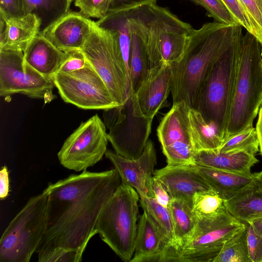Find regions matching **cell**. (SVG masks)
Here are the masks:
<instances>
[{
  "instance_id": "1",
  "label": "cell",
  "mask_w": 262,
  "mask_h": 262,
  "mask_svg": "<svg viewBox=\"0 0 262 262\" xmlns=\"http://www.w3.org/2000/svg\"><path fill=\"white\" fill-rule=\"evenodd\" d=\"M121 184L115 168L85 170L49 183L43 190L48 196L45 223L36 252L60 248L83 255L97 234L101 211Z\"/></svg>"
},
{
  "instance_id": "2",
  "label": "cell",
  "mask_w": 262,
  "mask_h": 262,
  "mask_svg": "<svg viewBox=\"0 0 262 262\" xmlns=\"http://www.w3.org/2000/svg\"><path fill=\"white\" fill-rule=\"evenodd\" d=\"M235 26L214 21L192 29L181 58L171 65L173 103L184 101L195 109L204 81L232 42Z\"/></svg>"
},
{
  "instance_id": "3",
  "label": "cell",
  "mask_w": 262,
  "mask_h": 262,
  "mask_svg": "<svg viewBox=\"0 0 262 262\" xmlns=\"http://www.w3.org/2000/svg\"><path fill=\"white\" fill-rule=\"evenodd\" d=\"M127 15L129 28L145 46L150 69L161 61L172 65L180 60L193 29L189 24L156 4L127 11Z\"/></svg>"
},
{
  "instance_id": "4",
  "label": "cell",
  "mask_w": 262,
  "mask_h": 262,
  "mask_svg": "<svg viewBox=\"0 0 262 262\" xmlns=\"http://www.w3.org/2000/svg\"><path fill=\"white\" fill-rule=\"evenodd\" d=\"M243 35L242 27L235 25L232 42L208 73L201 88L195 108L224 141Z\"/></svg>"
},
{
  "instance_id": "5",
  "label": "cell",
  "mask_w": 262,
  "mask_h": 262,
  "mask_svg": "<svg viewBox=\"0 0 262 262\" xmlns=\"http://www.w3.org/2000/svg\"><path fill=\"white\" fill-rule=\"evenodd\" d=\"M261 46L248 32L243 35L233 95L224 140L253 126L262 95Z\"/></svg>"
},
{
  "instance_id": "6",
  "label": "cell",
  "mask_w": 262,
  "mask_h": 262,
  "mask_svg": "<svg viewBox=\"0 0 262 262\" xmlns=\"http://www.w3.org/2000/svg\"><path fill=\"white\" fill-rule=\"evenodd\" d=\"M140 196L132 187L121 184L99 215L97 231L119 258L129 262L137 233Z\"/></svg>"
},
{
  "instance_id": "7",
  "label": "cell",
  "mask_w": 262,
  "mask_h": 262,
  "mask_svg": "<svg viewBox=\"0 0 262 262\" xmlns=\"http://www.w3.org/2000/svg\"><path fill=\"white\" fill-rule=\"evenodd\" d=\"M48 196H32L9 223L0 239L1 262H29L41 242Z\"/></svg>"
},
{
  "instance_id": "8",
  "label": "cell",
  "mask_w": 262,
  "mask_h": 262,
  "mask_svg": "<svg viewBox=\"0 0 262 262\" xmlns=\"http://www.w3.org/2000/svg\"><path fill=\"white\" fill-rule=\"evenodd\" d=\"M80 50L115 100L119 105L124 103L130 81L115 34L94 21L91 34Z\"/></svg>"
},
{
  "instance_id": "9",
  "label": "cell",
  "mask_w": 262,
  "mask_h": 262,
  "mask_svg": "<svg viewBox=\"0 0 262 262\" xmlns=\"http://www.w3.org/2000/svg\"><path fill=\"white\" fill-rule=\"evenodd\" d=\"M103 118L115 152L129 159L139 157L149 140L153 119L142 115L134 103L133 94L122 104L104 110Z\"/></svg>"
},
{
  "instance_id": "10",
  "label": "cell",
  "mask_w": 262,
  "mask_h": 262,
  "mask_svg": "<svg viewBox=\"0 0 262 262\" xmlns=\"http://www.w3.org/2000/svg\"><path fill=\"white\" fill-rule=\"evenodd\" d=\"M52 79L63 101L80 108L104 111L119 105L88 62L79 70L57 72Z\"/></svg>"
},
{
  "instance_id": "11",
  "label": "cell",
  "mask_w": 262,
  "mask_h": 262,
  "mask_svg": "<svg viewBox=\"0 0 262 262\" xmlns=\"http://www.w3.org/2000/svg\"><path fill=\"white\" fill-rule=\"evenodd\" d=\"M107 135L106 126L98 114L81 122L65 140L58 152L60 163L76 172L94 166L107 150Z\"/></svg>"
},
{
  "instance_id": "12",
  "label": "cell",
  "mask_w": 262,
  "mask_h": 262,
  "mask_svg": "<svg viewBox=\"0 0 262 262\" xmlns=\"http://www.w3.org/2000/svg\"><path fill=\"white\" fill-rule=\"evenodd\" d=\"M55 88L52 78L40 74L27 64L24 52L0 49V96L21 94L46 101L53 99Z\"/></svg>"
},
{
  "instance_id": "13",
  "label": "cell",
  "mask_w": 262,
  "mask_h": 262,
  "mask_svg": "<svg viewBox=\"0 0 262 262\" xmlns=\"http://www.w3.org/2000/svg\"><path fill=\"white\" fill-rule=\"evenodd\" d=\"M245 226L228 211L213 220L196 222L192 235L177 252L175 262H213L225 243Z\"/></svg>"
},
{
  "instance_id": "14",
  "label": "cell",
  "mask_w": 262,
  "mask_h": 262,
  "mask_svg": "<svg viewBox=\"0 0 262 262\" xmlns=\"http://www.w3.org/2000/svg\"><path fill=\"white\" fill-rule=\"evenodd\" d=\"M105 156L118 171L121 184L134 188L140 196L153 198L151 182L157 159L151 140H148L142 155L136 159L126 158L111 150H107Z\"/></svg>"
},
{
  "instance_id": "15",
  "label": "cell",
  "mask_w": 262,
  "mask_h": 262,
  "mask_svg": "<svg viewBox=\"0 0 262 262\" xmlns=\"http://www.w3.org/2000/svg\"><path fill=\"white\" fill-rule=\"evenodd\" d=\"M171 66L161 61L150 69L146 78L133 95L140 112L153 119L161 109L169 105L167 98L170 93Z\"/></svg>"
},
{
  "instance_id": "16",
  "label": "cell",
  "mask_w": 262,
  "mask_h": 262,
  "mask_svg": "<svg viewBox=\"0 0 262 262\" xmlns=\"http://www.w3.org/2000/svg\"><path fill=\"white\" fill-rule=\"evenodd\" d=\"M93 23L80 11H70L40 34L63 52L80 50L91 34Z\"/></svg>"
},
{
  "instance_id": "17",
  "label": "cell",
  "mask_w": 262,
  "mask_h": 262,
  "mask_svg": "<svg viewBox=\"0 0 262 262\" xmlns=\"http://www.w3.org/2000/svg\"><path fill=\"white\" fill-rule=\"evenodd\" d=\"M170 253L171 246L166 236L149 214L143 210L129 262H169Z\"/></svg>"
},
{
  "instance_id": "18",
  "label": "cell",
  "mask_w": 262,
  "mask_h": 262,
  "mask_svg": "<svg viewBox=\"0 0 262 262\" xmlns=\"http://www.w3.org/2000/svg\"><path fill=\"white\" fill-rule=\"evenodd\" d=\"M153 176L164 185L171 199L192 204L194 193L210 189L195 165H170L155 170Z\"/></svg>"
},
{
  "instance_id": "19",
  "label": "cell",
  "mask_w": 262,
  "mask_h": 262,
  "mask_svg": "<svg viewBox=\"0 0 262 262\" xmlns=\"http://www.w3.org/2000/svg\"><path fill=\"white\" fill-rule=\"evenodd\" d=\"M209 187L225 201L259 187V172L245 175L195 165Z\"/></svg>"
},
{
  "instance_id": "20",
  "label": "cell",
  "mask_w": 262,
  "mask_h": 262,
  "mask_svg": "<svg viewBox=\"0 0 262 262\" xmlns=\"http://www.w3.org/2000/svg\"><path fill=\"white\" fill-rule=\"evenodd\" d=\"M25 62L44 76L52 78L66 56L40 33L30 42L24 52Z\"/></svg>"
},
{
  "instance_id": "21",
  "label": "cell",
  "mask_w": 262,
  "mask_h": 262,
  "mask_svg": "<svg viewBox=\"0 0 262 262\" xmlns=\"http://www.w3.org/2000/svg\"><path fill=\"white\" fill-rule=\"evenodd\" d=\"M258 162L255 155L246 151L222 152L201 150L195 152V165L251 175V168Z\"/></svg>"
},
{
  "instance_id": "22",
  "label": "cell",
  "mask_w": 262,
  "mask_h": 262,
  "mask_svg": "<svg viewBox=\"0 0 262 262\" xmlns=\"http://www.w3.org/2000/svg\"><path fill=\"white\" fill-rule=\"evenodd\" d=\"M189 108L184 101L176 102L173 103L171 109L163 117L157 129L162 148L179 141L191 144L188 118Z\"/></svg>"
},
{
  "instance_id": "23",
  "label": "cell",
  "mask_w": 262,
  "mask_h": 262,
  "mask_svg": "<svg viewBox=\"0 0 262 262\" xmlns=\"http://www.w3.org/2000/svg\"><path fill=\"white\" fill-rule=\"evenodd\" d=\"M173 229V255L175 262L177 252L192 235L196 224L192 211V204L183 199H171L169 206Z\"/></svg>"
},
{
  "instance_id": "24",
  "label": "cell",
  "mask_w": 262,
  "mask_h": 262,
  "mask_svg": "<svg viewBox=\"0 0 262 262\" xmlns=\"http://www.w3.org/2000/svg\"><path fill=\"white\" fill-rule=\"evenodd\" d=\"M7 34L4 46L1 48L23 51L40 32V21L34 14L6 19Z\"/></svg>"
},
{
  "instance_id": "25",
  "label": "cell",
  "mask_w": 262,
  "mask_h": 262,
  "mask_svg": "<svg viewBox=\"0 0 262 262\" xmlns=\"http://www.w3.org/2000/svg\"><path fill=\"white\" fill-rule=\"evenodd\" d=\"M188 118L191 141L194 152L218 150L224 140L213 127L206 123L200 113L190 107Z\"/></svg>"
},
{
  "instance_id": "26",
  "label": "cell",
  "mask_w": 262,
  "mask_h": 262,
  "mask_svg": "<svg viewBox=\"0 0 262 262\" xmlns=\"http://www.w3.org/2000/svg\"><path fill=\"white\" fill-rule=\"evenodd\" d=\"M129 30L130 35L129 59L130 86L128 95L134 94L136 92L150 70L149 58L142 39L129 27Z\"/></svg>"
},
{
  "instance_id": "27",
  "label": "cell",
  "mask_w": 262,
  "mask_h": 262,
  "mask_svg": "<svg viewBox=\"0 0 262 262\" xmlns=\"http://www.w3.org/2000/svg\"><path fill=\"white\" fill-rule=\"evenodd\" d=\"M258 188L225 201L228 212L243 223L262 216V189Z\"/></svg>"
},
{
  "instance_id": "28",
  "label": "cell",
  "mask_w": 262,
  "mask_h": 262,
  "mask_svg": "<svg viewBox=\"0 0 262 262\" xmlns=\"http://www.w3.org/2000/svg\"><path fill=\"white\" fill-rule=\"evenodd\" d=\"M73 0H24L25 14H35L40 21V32L70 11Z\"/></svg>"
},
{
  "instance_id": "29",
  "label": "cell",
  "mask_w": 262,
  "mask_h": 262,
  "mask_svg": "<svg viewBox=\"0 0 262 262\" xmlns=\"http://www.w3.org/2000/svg\"><path fill=\"white\" fill-rule=\"evenodd\" d=\"M192 211L196 222L213 220L228 211L225 200L211 189L194 193Z\"/></svg>"
},
{
  "instance_id": "30",
  "label": "cell",
  "mask_w": 262,
  "mask_h": 262,
  "mask_svg": "<svg viewBox=\"0 0 262 262\" xmlns=\"http://www.w3.org/2000/svg\"><path fill=\"white\" fill-rule=\"evenodd\" d=\"M139 203L143 210H146L163 232L171 246L170 261L173 255V229L169 210L161 205L154 198L140 196Z\"/></svg>"
},
{
  "instance_id": "31",
  "label": "cell",
  "mask_w": 262,
  "mask_h": 262,
  "mask_svg": "<svg viewBox=\"0 0 262 262\" xmlns=\"http://www.w3.org/2000/svg\"><path fill=\"white\" fill-rule=\"evenodd\" d=\"M213 262H251L246 226L225 243Z\"/></svg>"
},
{
  "instance_id": "32",
  "label": "cell",
  "mask_w": 262,
  "mask_h": 262,
  "mask_svg": "<svg viewBox=\"0 0 262 262\" xmlns=\"http://www.w3.org/2000/svg\"><path fill=\"white\" fill-rule=\"evenodd\" d=\"M259 150L256 128L249 125L239 133L226 138L217 151L226 153L246 151L255 155Z\"/></svg>"
},
{
  "instance_id": "33",
  "label": "cell",
  "mask_w": 262,
  "mask_h": 262,
  "mask_svg": "<svg viewBox=\"0 0 262 262\" xmlns=\"http://www.w3.org/2000/svg\"><path fill=\"white\" fill-rule=\"evenodd\" d=\"M167 165H195L194 154L191 144L179 141L162 147Z\"/></svg>"
},
{
  "instance_id": "34",
  "label": "cell",
  "mask_w": 262,
  "mask_h": 262,
  "mask_svg": "<svg viewBox=\"0 0 262 262\" xmlns=\"http://www.w3.org/2000/svg\"><path fill=\"white\" fill-rule=\"evenodd\" d=\"M239 24L253 35L262 44V31L251 18L238 0H221Z\"/></svg>"
},
{
  "instance_id": "35",
  "label": "cell",
  "mask_w": 262,
  "mask_h": 262,
  "mask_svg": "<svg viewBox=\"0 0 262 262\" xmlns=\"http://www.w3.org/2000/svg\"><path fill=\"white\" fill-rule=\"evenodd\" d=\"M205 8L215 21L231 25H239L221 0H190Z\"/></svg>"
},
{
  "instance_id": "36",
  "label": "cell",
  "mask_w": 262,
  "mask_h": 262,
  "mask_svg": "<svg viewBox=\"0 0 262 262\" xmlns=\"http://www.w3.org/2000/svg\"><path fill=\"white\" fill-rule=\"evenodd\" d=\"M112 0H74L75 6L86 17L98 19L108 13Z\"/></svg>"
},
{
  "instance_id": "37",
  "label": "cell",
  "mask_w": 262,
  "mask_h": 262,
  "mask_svg": "<svg viewBox=\"0 0 262 262\" xmlns=\"http://www.w3.org/2000/svg\"><path fill=\"white\" fill-rule=\"evenodd\" d=\"M38 254L39 262H80L82 255L79 252L56 248L39 252Z\"/></svg>"
},
{
  "instance_id": "38",
  "label": "cell",
  "mask_w": 262,
  "mask_h": 262,
  "mask_svg": "<svg viewBox=\"0 0 262 262\" xmlns=\"http://www.w3.org/2000/svg\"><path fill=\"white\" fill-rule=\"evenodd\" d=\"M247 230L248 253L251 262H262V237L257 234L248 223Z\"/></svg>"
},
{
  "instance_id": "39",
  "label": "cell",
  "mask_w": 262,
  "mask_h": 262,
  "mask_svg": "<svg viewBox=\"0 0 262 262\" xmlns=\"http://www.w3.org/2000/svg\"><path fill=\"white\" fill-rule=\"evenodd\" d=\"M66 53V58L58 72L67 73L79 70L83 68L88 63L81 50H74Z\"/></svg>"
},
{
  "instance_id": "40",
  "label": "cell",
  "mask_w": 262,
  "mask_h": 262,
  "mask_svg": "<svg viewBox=\"0 0 262 262\" xmlns=\"http://www.w3.org/2000/svg\"><path fill=\"white\" fill-rule=\"evenodd\" d=\"M0 13L6 19L24 16V0H0Z\"/></svg>"
},
{
  "instance_id": "41",
  "label": "cell",
  "mask_w": 262,
  "mask_h": 262,
  "mask_svg": "<svg viewBox=\"0 0 262 262\" xmlns=\"http://www.w3.org/2000/svg\"><path fill=\"white\" fill-rule=\"evenodd\" d=\"M158 0H112L108 12L127 11L141 6L156 4Z\"/></svg>"
},
{
  "instance_id": "42",
  "label": "cell",
  "mask_w": 262,
  "mask_h": 262,
  "mask_svg": "<svg viewBox=\"0 0 262 262\" xmlns=\"http://www.w3.org/2000/svg\"><path fill=\"white\" fill-rule=\"evenodd\" d=\"M262 31V0H238Z\"/></svg>"
},
{
  "instance_id": "43",
  "label": "cell",
  "mask_w": 262,
  "mask_h": 262,
  "mask_svg": "<svg viewBox=\"0 0 262 262\" xmlns=\"http://www.w3.org/2000/svg\"><path fill=\"white\" fill-rule=\"evenodd\" d=\"M151 185L153 198L161 205L168 208L171 198L164 185L154 176L151 179Z\"/></svg>"
},
{
  "instance_id": "44",
  "label": "cell",
  "mask_w": 262,
  "mask_h": 262,
  "mask_svg": "<svg viewBox=\"0 0 262 262\" xmlns=\"http://www.w3.org/2000/svg\"><path fill=\"white\" fill-rule=\"evenodd\" d=\"M10 181L8 168L6 166L2 167L0 171V198L4 200L9 195Z\"/></svg>"
},
{
  "instance_id": "45",
  "label": "cell",
  "mask_w": 262,
  "mask_h": 262,
  "mask_svg": "<svg viewBox=\"0 0 262 262\" xmlns=\"http://www.w3.org/2000/svg\"><path fill=\"white\" fill-rule=\"evenodd\" d=\"M256 130L259 142V151L262 157V107L259 106L258 119L256 125Z\"/></svg>"
},
{
  "instance_id": "46",
  "label": "cell",
  "mask_w": 262,
  "mask_h": 262,
  "mask_svg": "<svg viewBox=\"0 0 262 262\" xmlns=\"http://www.w3.org/2000/svg\"><path fill=\"white\" fill-rule=\"evenodd\" d=\"M7 34L6 18L0 13V49L5 45Z\"/></svg>"
},
{
  "instance_id": "47",
  "label": "cell",
  "mask_w": 262,
  "mask_h": 262,
  "mask_svg": "<svg viewBox=\"0 0 262 262\" xmlns=\"http://www.w3.org/2000/svg\"><path fill=\"white\" fill-rule=\"evenodd\" d=\"M247 223L251 225L257 234L262 237V216L252 219Z\"/></svg>"
},
{
  "instance_id": "48",
  "label": "cell",
  "mask_w": 262,
  "mask_h": 262,
  "mask_svg": "<svg viewBox=\"0 0 262 262\" xmlns=\"http://www.w3.org/2000/svg\"><path fill=\"white\" fill-rule=\"evenodd\" d=\"M259 106L262 107V101L261 102ZM259 188L262 189V171L261 172H259Z\"/></svg>"
},
{
  "instance_id": "49",
  "label": "cell",
  "mask_w": 262,
  "mask_h": 262,
  "mask_svg": "<svg viewBox=\"0 0 262 262\" xmlns=\"http://www.w3.org/2000/svg\"><path fill=\"white\" fill-rule=\"evenodd\" d=\"M261 56H262V44H261Z\"/></svg>"
},
{
  "instance_id": "50",
  "label": "cell",
  "mask_w": 262,
  "mask_h": 262,
  "mask_svg": "<svg viewBox=\"0 0 262 262\" xmlns=\"http://www.w3.org/2000/svg\"><path fill=\"white\" fill-rule=\"evenodd\" d=\"M262 101V95H261V102Z\"/></svg>"
}]
</instances>
